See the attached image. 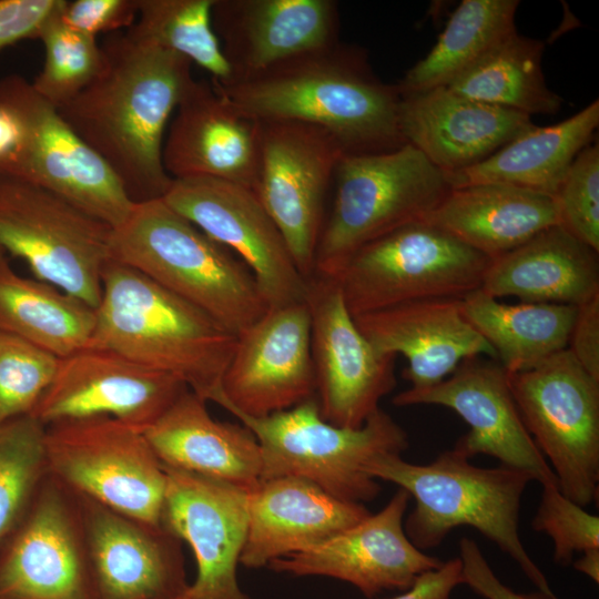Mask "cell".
Returning a JSON list of instances; mask_svg holds the SVG:
<instances>
[{"label": "cell", "mask_w": 599, "mask_h": 599, "mask_svg": "<svg viewBox=\"0 0 599 599\" xmlns=\"http://www.w3.org/2000/svg\"><path fill=\"white\" fill-rule=\"evenodd\" d=\"M568 349L599 380V294L576 306Z\"/></svg>", "instance_id": "45"}, {"label": "cell", "mask_w": 599, "mask_h": 599, "mask_svg": "<svg viewBox=\"0 0 599 599\" xmlns=\"http://www.w3.org/2000/svg\"><path fill=\"white\" fill-rule=\"evenodd\" d=\"M354 319L379 353L406 358L403 377L410 388L440 383L465 359H497L493 347L464 316L459 298L410 302Z\"/></svg>", "instance_id": "26"}, {"label": "cell", "mask_w": 599, "mask_h": 599, "mask_svg": "<svg viewBox=\"0 0 599 599\" xmlns=\"http://www.w3.org/2000/svg\"><path fill=\"white\" fill-rule=\"evenodd\" d=\"M65 0H0V51L22 40H38L45 22Z\"/></svg>", "instance_id": "43"}, {"label": "cell", "mask_w": 599, "mask_h": 599, "mask_svg": "<svg viewBox=\"0 0 599 599\" xmlns=\"http://www.w3.org/2000/svg\"><path fill=\"white\" fill-rule=\"evenodd\" d=\"M22 139V125L18 115L0 102V166L16 152Z\"/></svg>", "instance_id": "47"}, {"label": "cell", "mask_w": 599, "mask_h": 599, "mask_svg": "<svg viewBox=\"0 0 599 599\" xmlns=\"http://www.w3.org/2000/svg\"><path fill=\"white\" fill-rule=\"evenodd\" d=\"M461 583L463 565L459 558H454L423 573L408 590L389 599H450L453 590Z\"/></svg>", "instance_id": "46"}, {"label": "cell", "mask_w": 599, "mask_h": 599, "mask_svg": "<svg viewBox=\"0 0 599 599\" xmlns=\"http://www.w3.org/2000/svg\"><path fill=\"white\" fill-rule=\"evenodd\" d=\"M97 308L38 278L20 276L0 247V332L58 358L89 345Z\"/></svg>", "instance_id": "32"}, {"label": "cell", "mask_w": 599, "mask_h": 599, "mask_svg": "<svg viewBox=\"0 0 599 599\" xmlns=\"http://www.w3.org/2000/svg\"><path fill=\"white\" fill-rule=\"evenodd\" d=\"M139 0L65 1L60 17L71 28L97 38L130 29L136 21Z\"/></svg>", "instance_id": "42"}, {"label": "cell", "mask_w": 599, "mask_h": 599, "mask_svg": "<svg viewBox=\"0 0 599 599\" xmlns=\"http://www.w3.org/2000/svg\"><path fill=\"white\" fill-rule=\"evenodd\" d=\"M177 599H184V597H183V596H181V597H180V598H177Z\"/></svg>", "instance_id": "49"}, {"label": "cell", "mask_w": 599, "mask_h": 599, "mask_svg": "<svg viewBox=\"0 0 599 599\" xmlns=\"http://www.w3.org/2000/svg\"><path fill=\"white\" fill-rule=\"evenodd\" d=\"M113 229L61 196L0 173V247L35 278L97 308Z\"/></svg>", "instance_id": "9"}, {"label": "cell", "mask_w": 599, "mask_h": 599, "mask_svg": "<svg viewBox=\"0 0 599 599\" xmlns=\"http://www.w3.org/2000/svg\"><path fill=\"white\" fill-rule=\"evenodd\" d=\"M305 302L321 416L359 428L394 389L396 356L379 353L362 334L333 278L307 277Z\"/></svg>", "instance_id": "14"}, {"label": "cell", "mask_w": 599, "mask_h": 599, "mask_svg": "<svg viewBox=\"0 0 599 599\" xmlns=\"http://www.w3.org/2000/svg\"><path fill=\"white\" fill-rule=\"evenodd\" d=\"M162 161L172 180L212 177L255 191L261 124L236 111L212 82L193 79L169 123Z\"/></svg>", "instance_id": "23"}, {"label": "cell", "mask_w": 599, "mask_h": 599, "mask_svg": "<svg viewBox=\"0 0 599 599\" xmlns=\"http://www.w3.org/2000/svg\"><path fill=\"white\" fill-rule=\"evenodd\" d=\"M0 599H97L77 494L50 474L0 547Z\"/></svg>", "instance_id": "15"}, {"label": "cell", "mask_w": 599, "mask_h": 599, "mask_svg": "<svg viewBox=\"0 0 599 599\" xmlns=\"http://www.w3.org/2000/svg\"><path fill=\"white\" fill-rule=\"evenodd\" d=\"M162 199L246 264L268 307L305 301L306 278L253 189L212 177L173 180Z\"/></svg>", "instance_id": "16"}, {"label": "cell", "mask_w": 599, "mask_h": 599, "mask_svg": "<svg viewBox=\"0 0 599 599\" xmlns=\"http://www.w3.org/2000/svg\"><path fill=\"white\" fill-rule=\"evenodd\" d=\"M62 8L40 31L38 40L44 47V63L31 82L35 92L57 109L85 89L102 64V49L97 38L68 26L60 17Z\"/></svg>", "instance_id": "38"}, {"label": "cell", "mask_w": 599, "mask_h": 599, "mask_svg": "<svg viewBox=\"0 0 599 599\" xmlns=\"http://www.w3.org/2000/svg\"><path fill=\"white\" fill-rule=\"evenodd\" d=\"M187 389L172 375L88 345L59 358L51 383L30 415L45 426L104 415L144 432Z\"/></svg>", "instance_id": "18"}, {"label": "cell", "mask_w": 599, "mask_h": 599, "mask_svg": "<svg viewBox=\"0 0 599 599\" xmlns=\"http://www.w3.org/2000/svg\"><path fill=\"white\" fill-rule=\"evenodd\" d=\"M510 389L558 488L586 507L599 491V380L568 348L532 368L508 373Z\"/></svg>", "instance_id": "11"}, {"label": "cell", "mask_w": 599, "mask_h": 599, "mask_svg": "<svg viewBox=\"0 0 599 599\" xmlns=\"http://www.w3.org/2000/svg\"><path fill=\"white\" fill-rule=\"evenodd\" d=\"M409 500V494L398 488L378 512L313 548L275 559L267 568L294 577L338 579L369 599L386 590L406 591L444 562L408 539L404 516Z\"/></svg>", "instance_id": "21"}, {"label": "cell", "mask_w": 599, "mask_h": 599, "mask_svg": "<svg viewBox=\"0 0 599 599\" xmlns=\"http://www.w3.org/2000/svg\"><path fill=\"white\" fill-rule=\"evenodd\" d=\"M45 427L32 415L0 427V547L24 519L49 474Z\"/></svg>", "instance_id": "37"}, {"label": "cell", "mask_w": 599, "mask_h": 599, "mask_svg": "<svg viewBox=\"0 0 599 599\" xmlns=\"http://www.w3.org/2000/svg\"><path fill=\"white\" fill-rule=\"evenodd\" d=\"M261 161L255 192L284 236L301 274H313L324 202L345 154L322 128L295 121L260 122Z\"/></svg>", "instance_id": "13"}, {"label": "cell", "mask_w": 599, "mask_h": 599, "mask_svg": "<svg viewBox=\"0 0 599 599\" xmlns=\"http://www.w3.org/2000/svg\"><path fill=\"white\" fill-rule=\"evenodd\" d=\"M101 49L97 77L58 111L134 203L162 199L173 181L163 166L164 138L194 79L192 63L131 28L111 34Z\"/></svg>", "instance_id": "1"}, {"label": "cell", "mask_w": 599, "mask_h": 599, "mask_svg": "<svg viewBox=\"0 0 599 599\" xmlns=\"http://www.w3.org/2000/svg\"><path fill=\"white\" fill-rule=\"evenodd\" d=\"M44 444L49 474L72 491L162 526L166 475L143 432L89 416L47 425Z\"/></svg>", "instance_id": "10"}, {"label": "cell", "mask_w": 599, "mask_h": 599, "mask_svg": "<svg viewBox=\"0 0 599 599\" xmlns=\"http://www.w3.org/2000/svg\"><path fill=\"white\" fill-rule=\"evenodd\" d=\"M164 470L161 525L191 547L196 562V577L184 599H251L237 580L250 490L184 470Z\"/></svg>", "instance_id": "20"}, {"label": "cell", "mask_w": 599, "mask_h": 599, "mask_svg": "<svg viewBox=\"0 0 599 599\" xmlns=\"http://www.w3.org/2000/svg\"><path fill=\"white\" fill-rule=\"evenodd\" d=\"M541 487L531 527L552 539L554 560L567 565L576 552L599 549V517L562 495L557 485Z\"/></svg>", "instance_id": "41"}, {"label": "cell", "mask_w": 599, "mask_h": 599, "mask_svg": "<svg viewBox=\"0 0 599 599\" xmlns=\"http://www.w3.org/2000/svg\"><path fill=\"white\" fill-rule=\"evenodd\" d=\"M560 225L599 253V145L573 160L556 195Z\"/></svg>", "instance_id": "40"}, {"label": "cell", "mask_w": 599, "mask_h": 599, "mask_svg": "<svg viewBox=\"0 0 599 599\" xmlns=\"http://www.w3.org/2000/svg\"><path fill=\"white\" fill-rule=\"evenodd\" d=\"M461 309L509 374L532 368L568 348L576 316V306L505 304L480 288L461 298Z\"/></svg>", "instance_id": "33"}, {"label": "cell", "mask_w": 599, "mask_h": 599, "mask_svg": "<svg viewBox=\"0 0 599 599\" xmlns=\"http://www.w3.org/2000/svg\"><path fill=\"white\" fill-rule=\"evenodd\" d=\"M58 362L54 355L0 332V427L33 412Z\"/></svg>", "instance_id": "39"}, {"label": "cell", "mask_w": 599, "mask_h": 599, "mask_svg": "<svg viewBox=\"0 0 599 599\" xmlns=\"http://www.w3.org/2000/svg\"><path fill=\"white\" fill-rule=\"evenodd\" d=\"M464 585L485 599H550L541 592L519 593L504 585L493 571L475 540L459 541Z\"/></svg>", "instance_id": "44"}, {"label": "cell", "mask_w": 599, "mask_h": 599, "mask_svg": "<svg viewBox=\"0 0 599 599\" xmlns=\"http://www.w3.org/2000/svg\"><path fill=\"white\" fill-rule=\"evenodd\" d=\"M576 570L589 577L596 583L599 582V549L588 550L582 557L573 562Z\"/></svg>", "instance_id": "48"}, {"label": "cell", "mask_w": 599, "mask_h": 599, "mask_svg": "<svg viewBox=\"0 0 599 599\" xmlns=\"http://www.w3.org/2000/svg\"><path fill=\"white\" fill-rule=\"evenodd\" d=\"M399 95L404 141L447 174L484 161L535 125L527 114L468 99L447 87Z\"/></svg>", "instance_id": "25"}, {"label": "cell", "mask_w": 599, "mask_h": 599, "mask_svg": "<svg viewBox=\"0 0 599 599\" xmlns=\"http://www.w3.org/2000/svg\"><path fill=\"white\" fill-rule=\"evenodd\" d=\"M212 21L232 69L230 81L339 42L333 0H214Z\"/></svg>", "instance_id": "24"}, {"label": "cell", "mask_w": 599, "mask_h": 599, "mask_svg": "<svg viewBox=\"0 0 599 599\" xmlns=\"http://www.w3.org/2000/svg\"><path fill=\"white\" fill-rule=\"evenodd\" d=\"M518 0H464L432 50L396 84L399 94L447 87L516 33Z\"/></svg>", "instance_id": "34"}, {"label": "cell", "mask_w": 599, "mask_h": 599, "mask_svg": "<svg viewBox=\"0 0 599 599\" xmlns=\"http://www.w3.org/2000/svg\"><path fill=\"white\" fill-rule=\"evenodd\" d=\"M211 82L244 116L316 125L331 133L345 154L406 144L398 125L396 84L379 80L361 49L341 42L247 79Z\"/></svg>", "instance_id": "2"}, {"label": "cell", "mask_w": 599, "mask_h": 599, "mask_svg": "<svg viewBox=\"0 0 599 599\" xmlns=\"http://www.w3.org/2000/svg\"><path fill=\"white\" fill-rule=\"evenodd\" d=\"M491 258L418 221L358 248L331 278L355 317L397 305L464 298L481 287Z\"/></svg>", "instance_id": "8"}, {"label": "cell", "mask_w": 599, "mask_h": 599, "mask_svg": "<svg viewBox=\"0 0 599 599\" xmlns=\"http://www.w3.org/2000/svg\"><path fill=\"white\" fill-rule=\"evenodd\" d=\"M237 336L141 272L110 261L90 346L174 376L205 402L222 397Z\"/></svg>", "instance_id": "3"}, {"label": "cell", "mask_w": 599, "mask_h": 599, "mask_svg": "<svg viewBox=\"0 0 599 599\" xmlns=\"http://www.w3.org/2000/svg\"><path fill=\"white\" fill-rule=\"evenodd\" d=\"M313 397L316 380L306 302L268 307L237 335L216 404L234 416L258 418Z\"/></svg>", "instance_id": "17"}, {"label": "cell", "mask_w": 599, "mask_h": 599, "mask_svg": "<svg viewBox=\"0 0 599 599\" xmlns=\"http://www.w3.org/2000/svg\"><path fill=\"white\" fill-rule=\"evenodd\" d=\"M206 403L187 389L143 432L145 438L164 467L252 490L262 476L257 439L242 423L214 419Z\"/></svg>", "instance_id": "28"}, {"label": "cell", "mask_w": 599, "mask_h": 599, "mask_svg": "<svg viewBox=\"0 0 599 599\" xmlns=\"http://www.w3.org/2000/svg\"><path fill=\"white\" fill-rule=\"evenodd\" d=\"M235 417L258 441L261 480L298 477L351 502L370 501L380 491L365 469L368 461L402 455L409 445L405 429L383 409L359 428L339 427L321 416L316 397L264 417Z\"/></svg>", "instance_id": "7"}, {"label": "cell", "mask_w": 599, "mask_h": 599, "mask_svg": "<svg viewBox=\"0 0 599 599\" xmlns=\"http://www.w3.org/2000/svg\"><path fill=\"white\" fill-rule=\"evenodd\" d=\"M110 254L236 336L268 308L246 264L163 199L134 204L113 229Z\"/></svg>", "instance_id": "5"}, {"label": "cell", "mask_w": 599, "mask_h": 599, "mask_svg": "<svg viewBox=\"0 0 599 599\" xmlns=\"http://www.w3.org/2000/svg\"><path fill=\"white\" fill-rule=\"evenodd\" d=\"M392 402L398 407L439 405L454 410L469 427L454 446L466 458L488 455L500 465L529 474L541 486H558L551 467L522 423L508 373L497 359H465L440 383L409 387Z\"/></svg>", "instance_id": "19"}, {"label": "cell", "mask_w": 599, "mask_h": 599, "mask_svg": "<svg viewBox=\"0 0 599 599\" xmlns=\"http://www.w3.org/2000/svg\"><path fill=\"white\" fill-rule=\"evenodd\" d=\"M480 290L497 300L578 306L599 294V253L554 225L491 260Z\"/></svg>", "instance_id": "29"}, {"label": "cell", "mask_w": 599, "mask_h": 599, "mask_svg": "<svg viewBox=\"0 0 599 599\" xmlns=\"http://www.w3.org/2000/svg\"><path fill=\"white\" fill-rule=\"evenodd\" d=\"M77 497L97 599H177L185 593L190 583L179 538L162 526Z\"/></svg>", "instance_id": "22"}, {"label": "cell", "mask_w": 599, "mask_h": 599, "mask_svg": "<svg viewBox=\"0 0 599 599\" xmlns=\"http://www.w3.org/2000/svg\"><path fill=\"white\" fill-rule=\"evenodd\" d=\"M544 49L541 40L516 32L447 88L468 99L529 116L556 114L564 100L546 83L541 67Z\"/></svg>", "instance_id": "35"}, {"label": "cell", "mask_w": 599, "mask_h": 599, "mask_svg": "<svg viewBox=\"0 0 599 599\" xmlns=\"http://www.w3.org/2000/svg\"><path fill=\"white\" fill-rule=\"evenodd\" d=\"M0 102L22 125V139L0 173L43 187L112 229L131 213L134 202L103 161L19 74L0 79Z\"/></svg>", "instance_id": "12"}, {"label": "cell", "mask_w": 599, "mask_h": 599, "mask_svg": "<svg viewBox=\"0 0 599 599\" xmlns=\"http://www.w3.org/2000/svg\"><path fill=\"white\" fill-rule=\"evenodd\" d=\"M213 4L214 0H139L131 29L204 69L211 81L224 83L231 80L232 69L213 27Z\"/></svg>", "instance_id": "36"}, {"label": "cell", "mask_w": 599, "mask_h": 599, "mask_svg": "<svg viewBox=\"0 0 599 599\" xmlns=\"http://www.w3.org/2000/svg\"><path fill=\"white\" fill-rule=\"evenodd\" d=\"M599 102L548 126L534 125L484 161L449 173L453 187L504 184L555 196L577 155L593 141Z\"/></svg>", "instance_id": "31"}, {"label": "cell", "mask_w": 599, "mask_h": 599, "mask_svg": "<svg viewBox=\"0 0 599 599\" xmlns=\"http://www.w3.org/2000/svg\"><path fill=\"white\" fill-rule=\"evenodd\" d=\"M365 469L376 480L390 481L415 499L404 529L418 549L437 547L456 527H473L509 555L539 592L558 599L519 537V508L532 480L529 474L504 465L475 466L455 448L426 465L384 454L368 461Z\"/></svg>", "instance_id": "4"}, {"label": "cell", "mask_w": 599, "mask_h": 599, "mask_svg": "<svg viewBox=\"0 0 599 599\" xmlns=\"http://www.w3.org/2000/svg\"><path fill=\"white\" fill-rule=\"evenodd\" d=\"M336 191L314 257L313 274L333 277L365 244L424 221L453 189L448 174L413 145L343 154Z\"/></svg>", "instance_id": "6"}, {"label": "cell", "mask_w": 599, "mask_h": 599, "mask_svg": "<svg viewBox=\"0 0 599 599\" xmlns=\"http://www.w3.org/2000/svg\"><path fill=\"white\" fill-rule=\"evenodd\" d=\"M424 221L491 260L560 225L555 196L491 183L453 187Z\"/></svg>", "instance_id": "30"}, {"label": "cell", "mask_w": 599, "mask_h": 599, "mask_svg": "<svg viewBox=\"0 0 599 599\" xmlns=\"http://www.w3.org/2000/svg\"><path fill=\"white\" fill-rule=\"evenodd\" d=\"M369 514L363 504L338 499L303 478L261 480L248 493V528L240 564L267 567L328 540Z\"/></svg>", "instance_id": "27"}]
</instances>
